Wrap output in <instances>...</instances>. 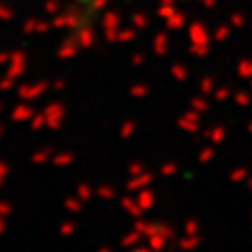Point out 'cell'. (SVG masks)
<instances>
[{
    "mask_svg": "<svg viewBox=\"0 0 252 252\" xmlns=\"http://www.w3.org/2000/svg\"><path fill=\"white\" fill-rule=\"evenodd\" d=\"M69 2H72L74 6H78L80 11H86V13H89V11H94V9H97V6L103 2V0H69Z\"/></svg>",
    "mask_w": 252,
    "mask_h": 252,
    "instance_id": "1",
    "label": "cell"
}]
</instances>
